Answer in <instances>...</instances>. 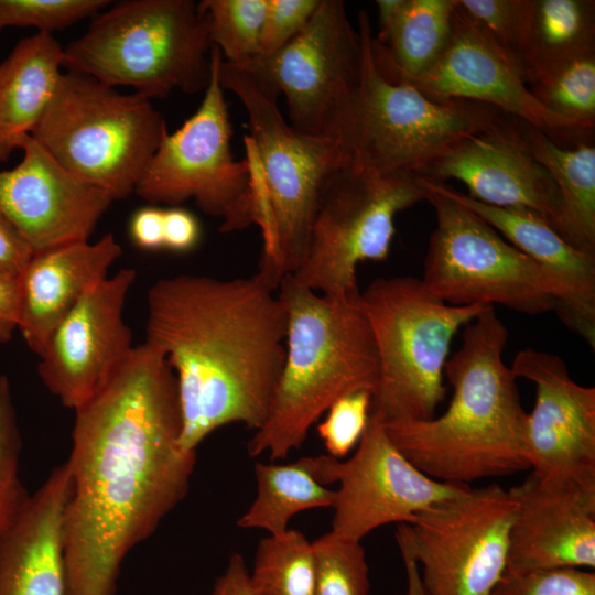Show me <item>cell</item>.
<instances>
[{
    "label": "cell",
    "mask_w": 595,
    "mask_h": 595,
    "mask_svg": "<svg viewBox=\"0 0 595 595\" xmlns=\"http://www.w3.org/2000/svg\"><path fill=\"white\" fill-rule=\"evenodd\" d=\"M63 515L66 595H115L127 554L186 497L196 451L180 444L175 375L144 342L74 410Z\"/></svg>",
    "instance_id": "6da1fadb"
},
{
    "label": "cell",
    "mask_w": 595,
    "mask_h": 595,
    "mask_svg": "<svg viewBox=\"0 0 595 595\" xmlns=\"http://www.w3.org/2000/svg\"><path fill=\"white\" fill-rule=\"evenodd\" d=\"M259 271L218 279L180 274L148 291L145 342L177 383L180 444L197 446L217 429L266 421L285 358L286 312Z\"/></svg>",
    "instance_id": "7a4b0ae2"
},
{
    "label": "cell",
    "mask_w": 595,
    "mask_h": 595,
    "mask_svg": "<svg viewBox=\"0 0 595 595\" xmlns=\"http://www.w3.org/2000/svg\"><path fill=\"white\" fill-rule=\"evenodd\" d=\"M508 329L494 306L466 325L461 348L445 363L453 393L430 420L383 422L403 455L428 476L469 485L530 469L516 376L502 354Z\"/></svg>",
    "instance_id": "3957f363"
},
{
    "label": "cell",
    "mask_w": 595,
    "mask_h": 595,
    "mask_svg": "<svg viewBox=\"0 0 595 595\" xmlns=\"http://www.w3.org/2000/svg\"><path fill=\"white\" fill-rule=\"evenodd\" d=\"M278 294L286 312L285 358L264 423L247 444L251 457H286L340 397L378 381V354L360 290L321 294L283 278Z\"/></svg>",
    "instance_id": "277c9868"
},
{
    "label": "cell",
    "mask_w": 595,
    "mask_h": 595,
    "mask_svg": "<svg viewBox=\"0 0 595 595\" xmlns=\"http://www.w3.org/2000/svg\"><path fill=\"white\" fill-rule=\"evenodd\" d=\"M218 76L248 115L251 224L262 237L258 271L278 289L300 267L321 196L350 159L339 142L295 131L279 109L280 93L263 77L224 60Z\"/></svg>",
    "instance_id": "5b68a950"
},
{
    "label": "cell",
    "mask_w": 595,
    "mask_h": 595,
    "mask_svg": "<svg viewBox=\"0 0 595 595\" xmlns=\"http://www.w3.org/2000/svg\"><path fill=\"white\" fill-rule=\"evenodd\" d=\"M207 19L193 0H125L95 17L65 48L64 67L148 98L204 91L210 78Z\"/></svg>",
    "instance_id": "8992f818"
},
{
    "label": "cell",
    "mask_w": 595,
    "mask_h": 595,
    "mask_svg": "<svg viewBox=\"0 0 595 595\" xmlns=\"http://www.w3.org/2000/svg\"><path fill=\"white\" fill-rule=\"evenodd\" d=\"M360 303L379 364L370 412L382 422L434 418L453 337L491 306L448 304L410 275L374 280Z\"/></svg>",
    "instance_id": "52a82bcc"
},
{
    "label": "cell",
    "mask_w": 595,
    "mask_h": 595,
    "mask_svg": "<svg viewBox=\"0 0 595 595\" xmlns=\"http://www.w3.org/2000/svg\"><path fill=\"white\" fill-rule=\"evenodd\" d=\"M166 131L150 99L66 71L31 137L73 175L117 201L134 192Z\"/></svg>",
    "instance_id": "ba28073f"
},
{
    "label": "cell",
    "mask_w": 595,
    "mask_h": 595,
    "mask_svg": "<svg viewBox=\"0 0 595 595\" xmlns=\"http://www.w3.org/2000/svg\"><path fill=\"white\" fill-rule=\"evenodd\" d=\"M363 78L345 149L350 162L383 176L420 175L462 140L498 127L505 113L466 100H436L386 77L371 50V25L358 12Z\"/></svg>",
    "instance_id": "9c48e42d"
},
{
    "label": "cell",
    "mask_w": 595,
    "mask_h": 595,
    "mask_svg": "<svg viewBox=\"0 0 595 595\" xmlns=\"http://www.w3.org/2000/svg\"><path fill=\"white\" fill-rule=\"evenodd\" d=\"M419 185L436 218L421 278L435 296L452 305L499 304L529 315L555 309L563 288L554 274L468 208Z\"/></svg>",
    "instance_id": "30bf717a"
},
{
    "label": "cell",
    "mask_w": 595,
    "mask_h": 595,
    "mask_svg": "<svg viewBox=\"0 0 595 595\" xmlns=\"http://www.w3.org/2000/svg\"><path fill=\"white\" fill-rule=\"evenodd\" d=\"M422 199L414 175L383 176L345 164L321 196L304 258L290 277L321 294L359 290L357 266L388 257L394 217Z\"/></svg>",
    "instance_id": "8fae6325"
},
{
    "label": "cell",
    "mask_w": 595,
    "mask_h": 595,
    "mask_svg": "<svg viewBox=\"0 0 595 595\" xmlns=\"http://www.w3.org/2000/svg\"><path fill=\"white\" fill-rule=\"evenodd\" d=\"M238 66L263 77L285 97L295 131L335 140L346 151L361 86L364 47L344 1L321 0L293 41Z\"/></svg>",
    "instance_id": "7c38bea8"
},
{
    "label": "cell",
    "mask_w": 595,
    "mask_h": 595,
    "mask_svg": "<svg viewBox=\"0 0 595 595\" xmlns=\"http://www.w3.org/2000/svg\"><path fill=\"white\" fill-rule=\"evenodd\" d=\"M220 51L212 46L210 78L197 110L174 133L166 131L134 193L152 205L194 199L230 232L251 224L249 169L235 161L231 125L219 82Z\"/></svg>",
    "instance_id": "4fadbf2b"
},
{
    "label": "cell",
    "mask_w": 595,
    "mask_h": 595,
    "mask_svg": "<svg viewBox=\"0 0 595 595\" xmlns=\"http://www.w3.org/2000/svg\"><path fill=\"white\" fill-rule=\"evenodd\" d=\"M513 516L508 490L468 486L398 524L396 540L426 595H490L507 570Z\"/></svg>",
    "instance_id": "5bb4252c"
},
{
    "label": "cell",
    "mask_w": 595,
    "mask_h": 595,
    "mask_svg": "<svg viewBox=\"0 0 595 595\" xmlns=\"http://www.w3.org/2000/svg\"><path fill=\"white\" fill-rule=\"evenodd\" d=\"M323 485L338 483L331 531L360 541L389 523H409L423 510L453 498L470 485L436 480L414 466L370 412L365 432L347 459L309 457Z\"/></svg>",
    "instance_id": "9a60e30c"
},
{
    "label": "cell",
    "mask_w": 595,
    "mask_h": 595,
    "mask_svg": "<svg viewBox=\"0 0 595 595\" xmlns=\"http://www.w3.org/2000/svg\"><path fill=\"white\" fill-rule=\"evenodd\" d=\"M383 75L436 100L491 106L534 127L560 145L591 141L594 131L544 108L516 66L457 6L450 43L431 68L418 76Z\"/></svg>",
    "instance_id": "2e32d148"
},
{
    "label": "cell",
    "mask_w": 595,
    "mask_h": 595,
    "mask_svg": "<svg viewBox=\"0 0 595 595\" xmlns=\"http://www.w3.org/2000/svg\"><path fill=\"white\" fill-rule=\"evenodd\" d=\"M136 278L134 269L107 277L52 332L37 374L64 407L75 410L86 402L133 348L123 306Z\"/></svg>",
    "instance_id": "e0dca14e"
},
{
    "label": "cell",
    "mask_w": 595,
    "mask_h": 595,
    "mask_svg": "<svg viewBox=\"0 0 595 595\" xmlns=\"http://www.w3.org/2000/svg\"><path fill=\"white\" fill-rule=\"evenodd\" d=\"M510 368L536 387L526 424L530 472L543 483L595 484V388L575 382L558 355L531 347Z\"/></svg>",
    "instance_id": "ac0fdd59"
},
{
    "label": "cell",
    "mask_w": 595,
    "mask_h": 595,
    "mask_svg": "<svg viewBox=\"0 0 595 595\" xmlns=\"http://www.w3.org/2000/svg\"><path fill=\"white\" fill-rule=\"evenodd\" d=\"M20 149V163L0 170V212L34 253L89 240L111 197L68 172L31 136Z\"/></svg>",
    "instance_id": "d6986e66"
},
{
    "label": "cell",
    "mask_w": 595,
    "mask_h": 595,
    "mask_svg": "<svg viewBox=\"0 0 595 595\" xmlns=\"http://www.w3.org/2000/svg\"><path fill=\"white\" fill-rule=\"evenodd\" d=\"M515 502L508 571L595 567V484L543 483L530 472Z\"/></svg>",
    "instance_id": "ffe728a7"
},
{
    "label": "cell",
    "mask_w": 595,
    "mask_h": 595,
    "mask_svg": "<svg viewBox=\"0 0 595 595\" xmlns=\"http://www.w3.org/2000/svg\"><path fill=\"white\" fill-rule=\"evenodd\" d=\"M416 176L440 183L458 180L472 198L493 206L531 209L551 226L558 218L555 184L521 143L515 120L505 119L495 129L462 140Z\"/></svg>",
    "instance_id": "44dd1931"
},
{
    "label": "cell",
    "mask_w": 595,
    "mask_h": 595,
    "mask_svg": "<svg viewBox=\"0 0 595 595\" xmlns=\"http://www.w3.org/2000/svg\"><path fill=\"white\" fill-rule=\"evenodd\" d=\"M416 181L468 208L516 248L554 274L563 288L555 306L561 321L595 348V253L565 241L541 214L521 207L480 203L467 194L421 176Z\"/></svg>",
    "instance_id": "7402d4cb"
},
{
    "label": "cell",
    "mask_w": 595,
    "mask_h": 595,
    "mask_svg": "<svg viewBox=\"0 0 595 595\" xmlns=\"http://www.w3.org/2000/svg\"><path fill=\"white\" fill-rule=\"evenodd\" d=\"M112 234L35 252L18 278L19 326L29 348L40 356L67 313L121 256Z\"/></svg>",
    "instance_id": "603a6c76"
},
{
    "label": "cell",
    "mask_w": 595,
    "mask_h": 595,
    "mask_svg": "<svg viewBox=\"0 0 595 595\" xmlns=\"http://www.w3.org/2000/svg\"><path fill=\"white\" fill-rule=\"evenodd\" d=\"M66 464L52 469L17 520L0 533V595H66L63 515Z\"/></svg>",
    "instance_id": "cb8c5ba5"
},
{
    "label": "cell",
    "mask_w": 595,
    "mask_h": 595,
    "mask_svg": "<svg viewBox=\"0 0 595 595\" xmlns=\"http://www.w3.org/2000/svg\"><path fill=\"white\" fill-rule=\"evenodd\" d=\"M64 47L52 33L21 39L0 63V161L31 136L58 86Z\"/></svg>",
    "instance_id": "d4e9b609"
},
{
    "label": "cell",
    "mask_w": 595,
    "mask_h": 595,
    "mask_svg": "<svg viewBox=\"0 0 595 595\" xmlns=\"http://www.w3.org/2000/svg\"><path fill=\"white\" fill-rule=\"evenodd\" d=\"M374 60L386 75L418 76L431 68L453 33L456 0H378Z\"/></svg>",
    "instance_id": "484cf974"
},
{
    "label": "cell",
    "mask_w": 595,
    "mask_h": 595,
    "mask_svg": "<svg viewBox=\"0 0 595 595\" xmlns=\"http://www.w3.org/2000/svg\"><path fill=\"white\" fill-rule=\"evenodd\" d=\"M519 139L550 174L560 207L553 228L573 247L595 253V147L591 141L560 145L534 127L515 119Z\"/></svg>",
    "instance_id": "4316f807"
},
{
    "label": "cell",
    "mask_w": 595,
    "mask_h": 595,
    "mask_svg": "<svg viewBox=\"0 0 595 595\" xmlns=\"http://www.w3.org/2000/svg\"><path fill=\"white\" fill-rule=\"evenodd\" d=\"M589 52H595V1L529 0L519 67L526 83Z\"/></svg>",
    "instance_id": "83f0119b"
},
{
    "label": "cell",
    "mask_w": 595,
    "mask_h": 595,
    "mask_svg": "<svg viewBox=\"0 0 595 595\" xmlns=\"http://www.w3.org/2000/svg\"><path fill=\"white\" fill-rule=\"evenodd\" d=\"M255 475L257 496L237 520L240 528L280 534L296 513L334 504L336 491L315 478L309 457L289 464L256 463Z\"/></svg>",
    "instance_id": "f1b7e54d"
},
{
    "label": "cell",
    "mask_w": 595,
    "mask_h": 595,
    "mask_svg": "<svg viewBox=\"0 0 595 595\" xmlns=\"http://www.w3.org/2000/svg\"><path fill=\"white\" fill-rule=\"evenodd\" d=\"M249 585L255 595H314L312 542L295 529L261 539L249 572Z\"/></svg>",
    "instance_id": "f546056e"
},
{
    "label": "cell",
    "mask_w": 595,
    "mask_h": 595,
    "mask_svg": "<svg viewBox=\"0 0 595 595\" xmlns=\"http://www.w3.org/2000/svg\"><path fill=\"white\" fill-rule=\"evenodd\" d=\"M548 110L585 128L595 127V52L580 55L531 83Z\"/></svg>",
    "instance_id": "4dcf8cb0"
},
{
    "label": "cell",
    "mask_w": 595,
    "mask_h": 595,
    "mask_svg": "<svg viewBox=\"0 0 595 595\" xmlns=\"http://www.w3.org/2000/svg\"><path fill=\"white\" fill-rule=\"evenodd\" d=\"M198 8L225 62L241 65L259 55L267 0H203Z\"/></svg>",
    "instance_id": "1f68e13d"
},
{
    "label": "cell",
    "mask_w": 595,
    "mask_h": 595,
    "mask_svg": "<svg viewBox=\"0 0 595 595\" xmlns=\"http://www.w3.org/2000/svg\"><path fill=\"white\" fill-rule=\"evenodd\" d=\"M312 545L315 558L314 595H369V567L360 541L329 531Z\"/></svg>",
    "instance_id": "d6a6232c"
},
{
    "label": "cell",
    "mask_w": 595,
    "mask_h": 595,
    "mask_svg": "<svg viewBox=\"0 0 595 595\" xmlns=\"http://www.w3.org/2000/svg\"><path fill=\"white\" fill-rule=\"evenodd\" d=\"M21 451L10 381L0 375V533L17 520L31 496L20 478Z\"/></svg>",
    "instance_id": "836d02e7"
},
{
    "label": "cell",
    "mask_w": 595,
    "mask_h": 595,
    "mask_svg": "<svg viewBox=\"0 0 595 595\" xmlns=\"http://www.w3.org/2000/svg\"><path fill=\"white\" fill-rule=\"evenodd\" d=\"M108 0H0V32L7 28H34L52 33L95 17Z\"/></svg>",
    "instance_id": "e575fe53"
},
{
    "label": "cell",
    "mask_w": 595,
    "mask_h": 595,
    "mask_svg": "<svg viewBox=\"0 0 595 595\" xmlns=\"http://www.w3.org/2000/svg\"><path fill=\"white\" fill-rule=\"evenodd\" d=\"M456 6L500 48L520 73L529 0H456Z\"/></svg>",
    "instance_id": "d590c367"
},
{
    "label": "cell",
    "mask_w": 595,
    "mask_h": 595,
    "mask_svg": "<svg viewBox=\"0 0 595 595\" xmlns=\"http://www.w3.org/2000/svg\"><path fill=\"white\" fill-rule=\"evenodd\" d=\"M372 393L359 390L337 399L325 412L317 432L329 456L343 459L357 446L367 426Z\"/></svg>",
    "instance_id": "8d00e7d4"
},
{
    "label": "cell",
    "mask_w": 595,
    "mask_h": 595,
    "mask_svg": "<svg viewBox=\"0 0 595 595\" xmlns=\"http://www.w3.org/2000/svg\"><path fill=\"white\" fill-rule=\"evenodd\" d=\"M490 595H595V573L575 567L506 570Z\"/></svg>",
    "instance_id": "74e56055"
},
{
    "label": "cell",
    "mask_w": 595,
    "mask_h": 595,
    "mask_svg": "<svg viewBox=\"0 0 595 595\" xmlns=\"http://www.w3.org/2000/svg\"><path fill=\"white\" fill-rule=\"evenodd\" d=\"M321 0H267L259 55H271L307 25Z\"/></svg>",
    "instance_id": "f35d334b"
},
{
    "label": "cell",
    "mask_w": 595,
    "mask_h": 595,
    "mask_svg": "<svg viewBox=\"0 0 595 595\" xmlns=\"http://www.w3.org/2000/svg\"><path fill=\"white\" fill-rule=\"evenodd\" d=\"M33 255L31 246L0 212V275L19 278Z\"/></svg>",
    "instance_id": "ab89813d"
},
{
    "label": "cell",
    "mask_w": 595,
    "mask_h": 595,
    "mask_svg": "<svg viewBox=\"0 0 595 595\" xmlns=\"http://www.w3.org/2000/svg\"><path fill=\"white\" fill-rule=\"evenodd\" d=\"M163 234L164 248L176 252H186L197 245L201 227L192 213L177 206H171L164 209Z\"/></svg>",
    "instance_id": "60d3db41"
},
{
    "label": "cell",
    "mask_w": 595,
    "mask_h": 595,
    "mask_svg": "<svg viewBox=\"0 0 595 595\" xmlns=\"http://www.w3.org/2000/svg\"><path fill=\"white\" fill-rule=\"evenodd\" d=\"M164 209L147 206L138 209L130 219L129 231L133 244L143 250L164 248Z\"/></svg>",
    "instance_id": "b9f144b4"
},
{
    "label": "cell",
    "mask_w": 595,
    "mask_h": 595,
    "mask_svg": "<svg viewBox=\"0 0 595 595\" xmlns=\"http://www.w3.org/2000/svg\"><path fill=\"white\" fill-rule=\"evenodd\" d=\"M19 326L18 278L0 275V344L11 339Z\"/></svg>",
    "instance_id": "7bdbcfd3"
},
{
    "label": "cell",
    "mask_w": 595,
    "mask_h": 595,
    "mask_svg": "<svg viewBox=\"0 0 595 595\" xmlns=\"http://www.w3.org/2000/svg\"><path fill=\"white\" fill-rule=\"evenodd\" d=\"M209 595H255L249 585V570L244 558L234 553Z\"/></svg>",
    "instance_id": "ee69618b"
},
{
    "label": "cell",
    "mask_w": 595,
    "mask_h": 595,
    "mask_svg": "<svg viewBox=\"0 0 595 595\" xmlns=\"http://www.w3.org/2000/svg\"><path fill=\"white\" fill-rule=\"evenodd\" d=\"M407 574V595H426L419 567L410 556L401 554Z\"/></svg>",
    "instance_id": "f6af8a7d"
}]
</instances>
